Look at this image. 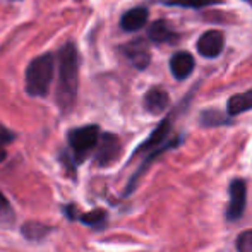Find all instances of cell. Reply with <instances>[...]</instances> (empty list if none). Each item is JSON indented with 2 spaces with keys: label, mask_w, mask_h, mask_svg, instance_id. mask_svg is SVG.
<instances>
[{
  "label": "cell",
  "mask_w": 252,
  "mask_h": 252,
  "mask_svg": "<svg viewBox=\"0 0 252 252\" xmlns=\"http://www.w3.org/2000/svg\"><path fill=\"white\" fill-rule=\"evenodd\" d=\"M59 84H57L55 100L63 113L72 110L77 98L79 84V55L74 43H65L59 52Z\"/></svg>",
  "instance_id": "1"
},
{
  "label": "cell",
  "mask_w": 252,
  "mask_h": 252,
  "mask_svg": "<svg viewBox=\"0 0 252 252\" xmlns=\"http://www.w3.org/2000/svg\"><path fill=\"white\" fill-rule=\"evenodd\" d=\"M53 72H55V57L43 53L33 59L26 70V91L34 98L47 96L50 91Z\"/></svg>",
  "instance_id": "2"
},
{
  "label": "cell",
  "mask_w": 252,
  "mask_h": 252,
  "mask_svg": "<svg viewBox=\"0 0 252 252\" xmlns=\"http://www.w3.org/2000/svg\"><path fill=\"white\" fill-rule=\"evenodd\" d=\"M100 134V127L94 126V124L69 130L67 141H69V148L72 151L70 158H72L74 163H83L91 155V151L96 148Z\"/></svg>",
  "instance_id": "3"
},
{
  "label": "cell",
  "mask_w": 252,
  "mask_h": 252,
  "mask_svg": "<svg viewBox=\"0 0 252 252\" xmlns=\"http://www.w3.org/2000/svg\"><path fill=\"white\" fill-rule=\"evenodd\" d=\"M96 153H94V165L101 166H110L112 163H115L119 159L120 153H122V143H120L119 136L115 134H100V139L96 144Z\"/></svg>",
  "instance_id": "4"
},
{
  "label": "cell",
  "mask_w": 252,
  "mask_h": 252,
  "mask_svg": "<svg viewBox=\"0 0 252 252\" xmlns=\"http://www.w3.org/2000/svg\"><path fill=\"white\" fill-rule=\"evenodd\" d=\"M230 202L226 208V220L237 221L244 216L247 204V182L244 179H233L228 186Z\"/></svg>",
  "instance_id": "5"
},
{
  "label": "cell",
  "mask_w": 252,
  "mask_h": 252,
  "mask_svg": "<svg viewBox=\"0 0 252 252\" xmlns=\"http://www.w3.org/2000/svg\"><path fill=\"white\" fill-rule=\"evenodd\" d=\"M225 48V34L218 30H209L197 40V52L204 59H215Z\"/></svg>",
  "instance_id": "6"
},
{
  "label": "cell",
  "mask_w": 252,
  "mask_h": 252,
  "mask_svg": "<svg viewBox=\"0 0 252 252\" xmlns=\"http://www.w3.org/2000/svg\"><path fill=\"white\" fill-rule=\"evenodd\" d=\"M172 119H173V115L166 117V119L163 120V122L159 124V126L156 127L155 130H153L151 136L148 137V139L144 141V143L141 144V146L137 148L136 151H134V156L144 155V153H150L151 150H155V148H158V146H161V144H165L166 141H168L170 132H172Z\"/></svg>",
  "instance_id": "7"
},
{
  "label": "cell",
  "mask_w": 252,
  "mask_h": 252,
  "mask_svg": "<svg viewBox=\"0 0 252 252\" xmlns=\"http://www.w3.org/2000/svg\"><path fill=\"white\" fill-rule=\"evenodd\" d=\"M122 52H124V55L127 57V60H129L134 67H137V69H141V70L146 69L151 62L150 48H148V45L144 43L143 40L130 41V43H127L126 47L122 48Z\"/></svg>",
  "instance_id": "8"
},
{
  "label": "cell",
  "mask_w": 252,
  "mask_h": 252,
  "mask_svg": "<svg viewBox=\"0 0 252 252\" xmlns=\"http://www.w3.org/2000/svg\"><path fill=\"white\" fill-rule=\"evenodd\" d=\"M148 38L153 41V43H158V45H177L180 40V34L170 26L166 21H156L150 26L148 30Z\"/></svg>",
  "instance_id": "9"
},
{
  "label": "cell",
  "mask_w": 252,
  "mask_h": 252,
  "mask_svg": "<svg viewBox=\"0 0 252 252\" xmlns=\"http://www.w3.org/2000/svg\"><path fill=\"white\" fill-rule=\"evenodd\" d=\"M194 67H196V60L189 52H177L170 59V70L177 81L187 79L192 74Z\"/></svg>",
  "instance_id": "10"
},
{
  "label": "cell",
  "mask_w": 252,
  "mask_h": 252,
  "mask_svg": "<svg viewBox=\"0 0 252 252\" xmlns=\"http://www.w3.org/2000/svg\"><path fill=\"white\" fill-rule=\"evenodd\" d=\"M148 17H150V12H148L146 7H134V9L127 10L122 16V19H120V28H122L124 31H129V33L139 31L146 26Z\"/></svg>",
  "instance_id": "11"
},
{
  "label": "cell",
  "mask_w": 252,
  "mask_h": 252,
  "mask_svg": "<svg viewBox=\"0 0 252 252\" xmlns=\"http://www.w3.org/2000/svg\"><path fill=\"white\" fill-rule=\"evenodd\" d=\"M170 105V96L163 88H151L146 94H144V108L153 115L165 112Z\"/></svg>",
  "instance_id": "12"
},
{
  "label": "cell",
  "mask_w": 252,
  "mask_h": 252,
  "mask_svg": "<svg viewBox=\"0 0 252 252\" xmlns=\"http://www.w3.org/2000/svg\"><path fill=\"white\" fill-rule=\"evenodd\" d=\"M252 110V90L244 91V93H237L228 98L226 103V113L230 117H237L240 113H246Z\"/></svg>",
  "instance_id": "13"
},
{
  "label": "cell",
  "mask_w": 252,
  "mask_h": 252,
  "mask_svg": "<svg viewBox=\"0 0 252 252\" xmlns=\"http://www.w3.org/2000/svg\"><path fill=\"white\" fill-rule=\"evenodd\" d=\"M52 226L48 225H43L40 221H28L23 225L21 232H23L24 239L31 240V242H38V240H43L48 233H52Z\"/></svg>",
  "instance_id": "14"
},
{
  "label": "cell",
  "mask_w": 252,
  "mask_h": 252,
  "mask_svg": "<svg viewBox=\"0 0 252 252\" xmlns=\"http://www.w3.org/2000/svg\"><path fill=\"white\" fill-rule=\"evenodd\" d=\"M76 220H79L81 223L91 226V228L103 230L106 225V220H108V215H106L105 209H93V211L88 213H79V216H76Z\"/></svg>",
  "instance_id": "15"
},
{
  "label": "cell",
  "mask_w": 252,
  "mask_h": 252,
  "mask_svg": "<svg viewBox=\"0 0 252 252\" xmlns=\"http://www.w3.org/2000/svg\"><path fill=\"white\" fill-rule=\"evenodd\" d=\"M232 124L228 113H221L218 110H204L201 113V126L202 127H220V126H228Z\"/></svg>",
  "instance_id": "16"
},
{
  "label": "cell",
  "mask_w": 252,
  "mask_h": 252,
  "mask_svg": "<svg viewBox=\"0 0 252 252\" xmlns=\"http://www.w3.org/2000/svg\"><path fill=\"white\" fill-rule=\"evenodd\" d=\"M225 0H166V5L186 7V9H202L208 5H218Z\"/></svg>",
  "instance_id": "17"
},
{
  "label": "cell",
  "mask_w": 252,
  "mask_h": 252,
  "mask_svg": "<svg viewBox=\"0 0 252 252\" xmlns=\"http://www.w3.org/2000/svg\"><path fill=\"white\" fill-rule=\"evenodd\" d=\"M235 247L237 252H252V230H246V232L239 233Z\"/></svg>",
  "instance_id": "18"
},
{
  "label": "cell",
  "mask_w": 252,
  "mask_h": 252,
  "mask_svg": "<svg viewBox=\"0 0 252 252\" xmlns=\"http://www.w3.org/2000/svg\"><path fill=\"white\" fill-rule=\"evenodd\" d=\"M14 139H16V134H14L12 130L7 129L5 126H2V124H0V148L10 144Z\"/></svg>",
  "instance_id": "19"
},
{
  "label": "cell",
  "mask_w": 252,
  "mask_h": 252,
  "mask_svg": "<svg viewBox=\"0 0 252 252\" xmlns=\"http://www.w3.org/2000/svg\"><path fill=\"white\" fill-rule=\"evenodd\" d=\"M10 215H12V208H10V204H9V201H7V197L3 196L2 192H0V220L10 218Z\"/></svg>",
  "instance_id": "20"
},
{
  "label": "cell",
  "mask_w": 252,
  "mask_h": 252,
  "mask_svg": "<svg viewBox=\"0 0 252 252\" xmlns=\"http://www.w3.org/2000/svg\"><path fill=\"white\" fill-rule=\"evenodd\" d=\"M5 158H7V153H5V150H3V148H0V163H2Z\"/></svg>",
  "instance_id": "21"
}]
</instances>
